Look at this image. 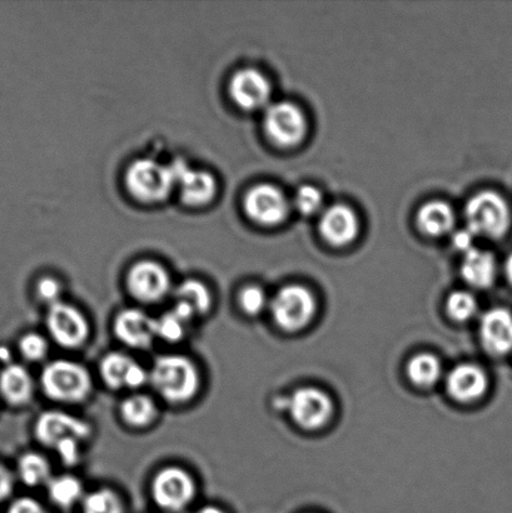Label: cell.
Masks as SVG:
<instances>
[{
  "mask_svg": "<svg viewBox=\"0 0 512 513\" xmlns=\"http://www.w3.org/2000/svg\"><path fill=\"white\" fill-rule=\"evenodd\" d=\"M8 513H48L42 503L31 497H22L14 501L9 507Z\"/></svg>",
  "mask_w": 512,
  "mask_h": 513,
  "instance_id": "obj_36",
  "label": "cell"
},
{
  "mask_svg": "<svg viewBox=\"0 0 512 513\" xmlns=\"http://www.w3.org/2000/svg\"><path fill=\"white\" fill-rule=\"evenodd\" d=\"M295 204L298 212L312 216L322 207V194L315 187L303 186L296 193Z\"/></svg>",
  "mask_w": 512,
  "mask_h": 513,
  "instance_id": "obj_33",
  "label": "cell"
},
{
  "mask_svg": "<svg viewBox=\"0 0 512 513\" xmlns=\"http://www.w3.org/2000/svg\"><path fill=\"white\" fill-rule=\"evenodd\" d=\"M51 465L46 457L36 452H28L18 462V473L27 486L48 485L52 480Z\"/></svg>",
  "mask_w": 512,
  "mask_h": 513,
  "instance_id": "obj_27",
  "label": "cell"
},
{
  "mask_svg": "<svg viewBox=\"0 0 512 513\" xmlns=\"http://www.w3.org/2000/svg\"><path fill=\"white\" fill-rule=\"evenodd\" d=\"M114 333L119 341L134 350H147L156 340V318L138 308H127L114 320Z\"/></svg>",
  "mask_w": 512,
  "mask_h": 513,
  "instance_id": "obj_13",
  "label": "cell"
},
{
  "mask_svg": "<svg viewBox=\"0 0 512 513\" xmlns=\"http://www.w3.org/2000/svg\"><path fill=\"white\" fill-rule=\"evenodd\" d=\"M188 323L190 321L172 308L171 311L156 318L157 338L168 343L180 342L186 336Z\"/></svg>",
  "mask_w": 512,
  "mask_h": 513,
  "instance_id": "obj_29",
  "label": "cell"
},
{
  "mask_svg": "<svg viewBox=\"0 0 512 513\" xmlns=\"http://www.w3.org/2000/svg\"><path fill=\"white\" fill-rule=\"evenodd\" d=\"M13 476L6 467L0 465V502L6 500L13 490Z\"/></svg>",
  "mask_w": 512,
  "mask_h": 513,
  "instance_id": "obj_38",
  "label": "cell"
},
{
  "mask_svg": "<svg viewBox=\"0 0 512 513\" xmlns=\"http://www.w3.org/2000/svg\"><path fill=\"white\" fill-rule=\"evenodd\" d=\"M467 229L475 236L500 238L511 224V211L499 193L484 191L475 194L466 204Z\"/></svg>",
  "mask_w": 512,
  "mask_h": 513,
  "instance_id": "obj_3",
  "label": "cell"
},
{
  "mask_svg": "<svg viewBox=\"0 0 512 513\" xmlns=\"http://www.w3.org/2000/svg\"><path fill=\"white\" fill-rule=\"evenodd\" d=\"M496 271V261L490 252L472 248L465 253L461 275L469 285L476 288H489L495 281Z\"/></svg>",
  "mask_w": 512,
  "mask_h": 513,
  "instance_id": "obj_21",
  "label": "cell"
},
{
  "mask_svg": "<svg viewBox=\"0 0 512 513\" xmlns=\"http://www.w3.org/2000/svg\"><path fill=\"white\" fill-rule=\"evenodd\" d=\"M81 443L82 441L77 438H68V440L58 443L53 450H56L64 465L74 466L81 460Z\"/></svg>",
  "mask_w": 512,
  "mask_h": 513,
  "instance_id": "obj_34",
  "label": "cell"
},
{
  "mask_svg": "<svg viewBox=\"0 0 512 513\" xmlns=\"http://www.w3.org/2000/svg\"><path fill=\"white\" fill-rule=\"evenodd\" d=\"M41 386L48 398L61 403L83 402L92 391V378L77 362L56 360L43 368Z\"/></svg>",
  "mask_w": 512,
  "mask_h": 513,
  "instance_id": "obj_2",
  "label": "cell"
},
{
  "mask_svg": "<svg viewBox=\"0 0 512 513\" xmlns=\"http://www.w3.org/2000/svg\"><path fill=\"white\" fill-rule=\"evenodd\" d=\"M320 231L322 237L333 246H346L354 242L360 232L359 218L351 208L336 204L323 213Z\"/></svg>",
  "mask_w": 512,
  "mask_h": 513,
  "instance_id": "obj_18",
  "label": "cell"
},
{
  "mask_svg": "<svg viewBox=\"0 0 512 513\" xmlns=\"http://www.w3.org/2000/svg\"><path fill=\"white\" fill-rule=\"evenodd\" d=\"M489 388V378L482 368L475 365H459L446 378V390L457 402L469 403L480 400Z\"/></svg>",
  "mask_w": 512,
  "mask_h": 513,
  "instance_id": "obj_17",
  "label": "cell"
},
{
  "mask_svg": "<svg viewBox=\"0 0 512 513\" xmlns=\"http://www.w3.org/2000/svg\"><path fill=\"white\" fill-rule=\"evenodd\" d=\"M47 328L53 341L69 350L83 346L91 333L86 316L62 301L49 306Z\"/></svg>",
  "mask_w": 512,
  "mask_h": 513,
  "instance_id": "obj_7",
  "label": "cell"
},
{
  "mask_svg": "<svg viewBox=\"0 0 512 513\" xmlns=\"http://www.w3.org/2000/svg\"><path fill=\"white\" fill-rule=\"evenodd\" d=\"M175 310L187 320L206 315L211 310L212 296L205 283L197 280L182 282L175 291Z\"/></svg>",
  "mask_w": 512,
  "mask_h": 513,
  "instance_id": "obj_19",
  "label": "cell"
},
{
  "mask_svg": "<svg viewBox=\"0 0 512 513\" xmlns=\"http://www.w3.org/2000/svg\"><path fill=\"white\" fill-rule=\"evenodd\" d=\"M230 94L238 107L255 111L265 107L271 97V84L256 69H242L232 77Z\"/></svg>",
  "mask_w": 512,
  "mask_h": 513,
  "instance_id": "obj_15",
  "label": "cell"
},
{
  "mask_svg": "<svg viewBox=\"0 0 512 513\" xmlns=\"http://www.w3.org/2000/svg\"><path fill=\"white\" fill-rule=\"evenodd\" d=\"M149 382L163 400L185 403L191 401L200 390L201 376L190 358L166 355L158 357L153 363Z\"/></svg>",
  "mask_w": 512,
  "mask_h": 513,
  "instance_id": "obj_1",
  "label": "cell"
},
{
  "mask_svg": "<svg viewBox=\"0 0 512 513\" xmlns=\"http://www.w3.org/2000/svg\"><path fill=\"white\" fill-rule=\"evenodd\" d=\"M136 361L124 355V353H108L101 361L99 372L104 383L112 390H122L128 387L129 376H131Z\"/></svg>",
  "mask_w": 512,
  "mask_h": 513,
  "instance_id": "obj_23",
  "label": "cell"
},
{
  "mask_svg": "<svg viewBox=\"0 0 512 513\" xmlns=\"http://www.w3.org/2000/svg\"><path fill=\"white\" fill-rule=\"evenodd\" d=\"M0 393L12 405H26L32 400L34 382L26 368L9 365L0 373Z\"/></svg>",
  "mask_w": 512,
  "mask_h": 513,
  "instance_id": "obj_20",
  "label": "cell"
},
{
  "mask_svg": "<svg viewBox=\"0 0 512 513\" xmlns=\"http://www.w3.org/2000/svg\"><path fill=\"white\" fill-rule=\"evenodd\" d=\"M196 492L195 480L181 467L163 468L153 478V500L159 507L169 512L185 510L195 498Z\"/></svg>",
  "mask_w": 512,
  "mask_h": 513,
  "instance_id": "obj_6",
  "label": "cell"
},
{
  "mask_svg": "<svg viewBox=\"0 0 512 513\" xmlns=\"http://www.w3.org/2000/svg\"><path fill=\"white\" fill-rule=\"evenodd\" d=\"M192 513H226L225 511L221 510V508L215 507V506H206L200 508V510H197L196 512Z\"/></svg>",
  "mask_w": 512,
  "mask_h": 513,
  "instance_id": "obj_40",
  "label": "cell"
},
{
  "mask_svg": "<svg viewBox=\"0 0 512 513\" xmlns=\"http://www.w3.org/2000/svg\"><path fill=\"white\" fill-rule=\"evenodd\" d=\"M482 346L491 355L505 356L512 351V313L505 308L486 312L480 323Z\"/></svg>",
  "mask_w": 512,
  "mask_h": 513,
  "instance_id": "obj_16",
  "label": "cell"
},
{
  "mask_svg": "<svg viewBox=\"0 0 512 513\" xmlns=\"http://www.w3.org/2000/svg\"><path fill=\"white\" fill-rule=\"evenodd\" d=\"M505 273L507 276V280H509V282L512 285V253L510 254L509 258H507V260H506Z\"/></svg>",
  "mask_w": 512,
  "mask_h": 513,
  "instance_id": "obj_39",
  "label": "cell"
},
{
  "mask_svg": "<svg viewBox=\"0 0 512 513\" xmlns=\"http://www.w3.org/2000/svg\"><path fill=\"white\" fill-rule=\"evenodd\" d=\"M157 406L151 397L146 395H132L126 398L121 405V416L124 422L132 427H147L156 420Z\"/></svg>",
  "mask_w": 512,
  "mask_h": 513,
  "instance_id": "obj_24",
  "label": "cell"
},
{
  "mask_svg": "<svg viewBox=\"0 0 512 513\" xmlns=\"http://www.w3.org/2000/svg\"><path fill=\"white\" fill-rule=\"evenodd\" d=\"M474 238L475 234L472 233L470 229H461V231H457L454 237H452V243H454L456 249L466 253L474 248Z\"/></svg>",
  "mask_w": 512,
  "mask_h": 513,
  "instance_id": "obj_37",
  "label": "cell"
},
{
  "mask_svg": "<svg viewBox=\"0 0 512 513\" xmlns=\"http://www.w3.org/2000/svg\"><path fill=\"white\" fill-rule=\"evenodd\" d=\"M175 186L180 187L183 202L190 206H205L217 193V183L211 173L195 171L186 162L175 161L171 164Z\"/></svg>",
  "mask_w": 512,
  "mask_h": 513,
  "instance_id": "obj_14",
  "label": "cell"
},
{
  "mask_svg": "<svg viewBox=\"0 0 512 513\" xmlns=\"http://www.w3.org/2000/svg\"><path fill=\"white\" fill-rule=\"evenodd\" d=\"M37 291L39 298H41L43 302L48 303L49 306L61 302L62 286L61 283L54 280V278H42L38 283Z\"/></svg>",
  "mask_w": 512,
  "mask_h": 513,
  "instance_id": "obj_35",
  "label": "cell"
},
{
  "mask_svg": "<svg viewBox=\"0 0 512 513\" xmlns=\"http://www.w3.org/2000/svg\"><path fill=\"white\" fill-rule=\"evenodd\" d=\"M447 313L457 322H465L477 312V301L469 292H455L446 303Z\"/></svg>",
  "mask_w": 512,
  "mask_h": 513,
  "instance_id": "obj_30",
  "label": "cell"
},
{
  "mask_svg": "<svg viewBox=\"0 0 512 513\" xmlns=\"http://www.w3.org/2000/svg\"><path fill=\"white\" fill-rule=\"evenodd\" d=\"M265 131L273 143L281 147H292L306 136L305 114L293 103L272 104L265 113Z\"/></svg>",
  "mask_w": 512,
  "mask_h": 513,
  "instance_id": "obj_9",
  "label": "cell"
},
{
  "mask_svg": "<svg viewBox=\"0 0 512 513\" xmlns=\"http://www.w3.org/2000/svg\"><path fill=\"white\" fill-rule=\"evenodd\" d=\"M83 513H124L121 498L109 488H101L82 500Z\"/></svg>",
  "mask_w": 512,
  "mask_h": 513,
  "instance_id": "obj_28",
  "label": "cell"
},
{
  "mask_svg": "<svg viewBox=\"0 0 512 513\" xmlns=\"http://www.w3.org/2000/svg\"><path fill=\"white\" fill-rule=\"evenodd\" d=\"M317 312V302L307 288L283 287L271 302L273 320L285 332H300L310 325Z\"/></svg>",
  "mask_w": 512,
  "mask_h": 513,
  "instance_id": "obj_4",
  "label": "cell"
},
{
  "mask_svg": "<svg viewBox=\"0 0 512 513\" xmlns=\"http://www.w3.org/2000/svg\"><path fill=\"white\" fill-rule=\"evenodd\" d=\"M267 303L266 292L260 287L248 286L241 292L240 306L247 316L261 315L265 311Z\"/></svg>",
  "mask_w": 512,
  "mask_h": 513,
  "instance_id": "obj_31",
  "label": "cell"
},
{
  "mask_svg": "<svg viewBox=\"0 0 512 513\" xmlns=\"http://www.w3.org/2000/svg\"><path fill=\"white\" fill-rule=\"evenodd\" d=\"M417 224L429 236H442L449 233L455 224V213L449 204L432 201L424 204L417 213Z\"/></svg>",
  "mask_w": 512,
  "mask_h": 513,
  "instance_id": "obj_22",
  "label": "cell"
},
{
  "mask_svg": "<svg viewBox=\"0 0 512 513\" xmlns=\"http://www.w3.org/2000/svg\"><path fill=\"white\" fill-rule=\"evenodd\" d=\"M442 366L439 358L430 353H420L407 363V376L414 385L429 388L439 382Z\"/></svg>",
  "mask_w": 512,
  "mask_h": 513,
  "instance_id": "obj_25",
  "label": "cell"
},
{
  "mask_svg": "<svg viewBox=\"0 0 512 513\" xmlns=\"http://www.w3.org/2000/svg\"><path fill=\"white\" fill-rule=\"evenodd\" d=\"M37 440L46 447L54 448L68 438L86 441L91 436L92 428L82 418L63 411L43 412L34 426Z\"/></svg>",
  "mask_w": 512,
  "mask_h": 513,
  "instance_id": "obj_10",
  "label": "cell"
},
{
  "mask_svg": "<svg viewBox=\"0 0 512 513\" xmlns=\"http://www.w3.org/2000/svg\"><path fill=\"white\" fill-rule=\"evenodd\" d=\"M129 293L139 302L156 303L162 301L171 291V277L166 268L153 261L136 263L128 272Z\"/></svg>",
  "mask_w": 512,
  "mask_h": 513,
  "instance_id": "obj_11",
  "label": "cell"
},
{
  "mask_svg": "<svg viewBox=\"0 0 512 513\" xmlns=\"http://www.w3.org/2000/svg\"><path fill=\"white\" fill-rule=\"evenodd\" d=\"M286 403L292 420L303 430H320L330 422L333 415L331 397L318 388H300Z\"/></svg>",
  "mask_w": 512,
  "mask_h": 513,
  "instance_id": "obj_8",
  "label": "cell"
},
{
  "mask_svg": "<svg viewBox=\"0 0 512 513\" xmlns=\"http://www.w3.org/2000/svg\"><path fill=\"white\" fill-rule=\"evenodd\" d=\"M247 216L263 226H276L287 217L288 202L285 194L271 184H258L245 197Z\"/></svg>",
  "mask_w": 512,
  "mask_h": 513,
  "instance_id": "obj_12",
  "label": "cell"
},
{
  "mask_svg": "<svg viewBox=\"0 0 512 513\" xmlns=\"http://www.w3.org/2000/svg\"><path fill=\"white\" fill-rule=\"evenodd\" d=\"M47 486L49 497L59 507H72L84 498L81 480L72 475L52 477Z\"/></svg>",
  "mask_w": 512,
  "mask_h": 513,
  "instance_id": "obj_26",
  "label": "cell"
},
{
  "mask_svg": "<svg viewBox=\"0 0 512 513\" xmlns=\"http://www.w3.org/2000/svg\"><path fill=\"white\" fill-rule=\"evenodd\" d=\"M19 350L26 360L31 362H39L44 360L48 355V342L46 338L38 333H28L23 336L19 342Z\"/></svg>",
  "mask_w": 512,
  "mask_h": 513,
  "instance_id": "obj_32",
  "label": "cell"
},
{
  "mask_svg": "<svg viewBox=\"0 0 512 513\" xmlns=\"http://www.w3.org/2000/svg\"><path fill=\"white\" fill-rule=\"evenodd\" d=\"M128 191L142 202H159L175 188L171 166H163L152 159H138L126 173Z\"/></svg>",
  "mask_w": 512,
  "mask_h": 513,
  "instance_id": "obj_5",
  "label": "cell"
}]
</instances>
